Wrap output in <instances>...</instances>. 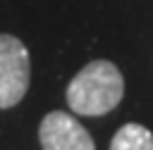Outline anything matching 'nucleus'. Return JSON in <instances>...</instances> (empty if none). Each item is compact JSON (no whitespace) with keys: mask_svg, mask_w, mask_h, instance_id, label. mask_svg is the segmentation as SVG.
Segmentation results:
<instances>
[{"mask_svg":"<svg viewBox=\"0 0 153 150\" xmlns=\"http://www.w3.org/2000/svg\"><path fill=\"white\" fill-rule=\"evenodd\" d=\"M74 114L100 117L112 112L124 98V76L110 60H93L81 67L65 90Z\"/></svg>","mask_w":153,"mask_h":150,"instance_id":"nucleus-1","label":"nucleus"},{"mask_svg":"<svg viewBox=\"0 0 153 150\" xmlns=\"http://www.w3.org/2000/svg\"><path fill=\"white\" fill-rule=\"evenodd\" d=\"M31 83V57L26 45L12 36L0 33V110L19 105Z\"/></svg>","mask_w":153,"mask_h":150,"instance_id":"nucleus-2","label":"nucleus"},{"mask_svg":"<svg viewBox=\"0 0 153 150\" xmlns=\"http://www.w3.org/2000/svg\"><path fill=\"white\" fill-rule=\"evenodd\" d=\"M38 143L41 150H96V143L84 124L62 110H53L41 119Z\"/></svg>","mask_w":153,"mask_h":150,"instance_id":"nucleus-3","label":"nucleus"},{"mask_svg":"<svg viewBox=\"0 0 153 150\" xmlns=\"http://www.w3.org/2000/svg\"><path fill=\"white\" fill-rule=\"evenodd\" d=\"M110 150H153V131L143 124H124L115 131Z\"/></svg>","mask_w":153,"mask_h":150,"instance_id":"nucleus-4","label":"nucleus"}]
</instances>
